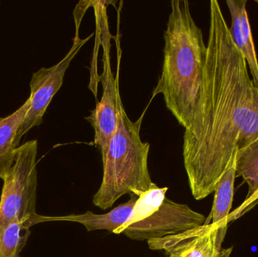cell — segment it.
<instances>
[{"mask_svg":"<svg viewBox=\"0 0 258 257\" xmlns=\"http://www.w3.org/2000/svg\"><path fill=\"white\" fill-rule=\"evenodd\" d=\"M231 15L230 35L238 49L246 60L253 76V81L258 89V60L254 40L246 10V0H227Z\"/></svg>","mask_w":258,"mask_h":257,"instance_id":"cell-9","label":"cell"},{"mask_svg":"<svg viewBox=\"0 0 258 257\" xmlns=\"http://www.w3.org/2000/svg\"><path fill=\"white\" fill-rule=\"evenodd\" d=\"M256 3H258V0H256Z\"/></svg>","mask_w":258,"mask_h":257,"instance_id":"cell-16","label":"cell"},{"mask_svg":"<svg viewBox=\"0 0 258 257\" xmlns=\"http://www.w3.org/2000/svg\"><path fill=\"white\" fill-rule=\"evenodd\" d=\"M93 34L86 39L74 40L68 54L57 64L51 67H42L32 75L30 82L31 105L17 133L15 144L20 146L23 136L34 127L43 122V116L52 100L63 84V77L73 59L82 47L92 37Z\"/></svg>","mask_w":258,"mask_h":257,"instance_id":"cell-5","label":"cell"},{"mask_svg":"<svg viewBox=\"0 0 258 257\" xmlns=\"http://www.w3.org/2000/svg\"><path fill=\"white\" fill-rule=\"evenodd\" d=\"M236 178L241 177L248 186L245 201L258 190V140L241 149L236 154Z\"/></svg>","mask_w":258,"mask_h":257,"instance_id":"cell-14","label":"cell"},{"mask_svg":"<svg viewBox=\"0 0 258 257\" xmlns=\"http://www.w3.org/2000/svg\"><path fill=\"white\" fill-rule=\"evenodd\" d=\"M217 232L215 226L206 223L182 233L150 240L147 244L169 257H230L232 248H221L217 244Z\"/></svg>","mask_w":258,"mask_h":257,"instance_id":"cell-8","label":"cell"},{"mask_svg":"<svg viewBox=\"0 0 258 257\" xmlns=\"http://www.w3.org/2000/svg\"><path fill=\"white\" fill-rule=\"evenodd\" d=\"M236 178V162L225 172L215 188L212 207V223L217 230V244L222 247L227 233L230 211L233 205L235 180Z\"/></svg>","mask_w":258,"mask_h":257,"instance_id":"cell-11","label":"cell"},{"mask_svg":"<svg viewBox=\"0 0 258 257\" xmlns=\"http://www.w3.org/2000/svg\"><path fill=\"white\" fill-rule=\"evenodd\" d=\"M37 140L26 142L16 149L15 162L3 180L0 197V225L15 219L36 224L42 221L36 214Z\"/></svg>","mask_w":258,"mask_h":257,"instance_id":"cell-4","label":"cell"},{"mask_svg":"<svg viewBox=\"0 0 258 257\" xmlns=\"http://www.w3.org/2000/svg\"><path fill=\"white\" fill-rule=\"evenodd\" d=\"M206 45L200 100L183 134V163L197 200L213 193L238 151L258 140V89L216 0L210 2Z\"/></svg>","mask_w":258,"mask_h":257,"instance_id":"cell-1","label":"cell"},{"mask_svg":"<svg viewBox=\"0 0 258 257\" xmlns=\"http://www.w3.org/2000/svg\"><path fill=\"white\" fill-rule=\"evenodd\" d=\"M258 200V190L257 192H256L255 193H254V195H253L252 196H251V198H250L249 199H248V200L244 201L243 203H242V205H241L240 207H239V208H237V210H236V211H235L234 213H233V214H231V215L230 216V217H229V221H230V220H234L235 218H237V217H239V216L241 215V214H242V213L245 212V211H247V208H248V207L251 206V205H252L254 203V202H256V201Z\"/></svg>","mask_w":258,"mask_h":257,"instance_id":"cell-15","label":"cell"},{"mask_svg":"<svg viewBox=\"0 0 258 257\" xmlns=\"http://www.w3.org/2000/svg\"><path fill=\"white\" fill-rule=\"evenodd\" d=\"M31 101L29 98L16 111L6 118H0V179L4 180L15 162L16 149L15 144L17 133L22 124Z\"/></svg>","mask_w":258,"mask_h":257,"instance_id":"cell-12","label":"cell"},{"mask_svg":"<svg viewBox=\"0 0 258 257\" xmlns=\"http://www.w3.org/2000/svg\"><path fill=\"white\" fill-rule=\"evenodd\" d=\"M164 33L162 74L153 96L163 95L167 109L186 129L192 123L203 87L207 45L186 0H173Z\"/></svg>","mask_w":258,"mask_h":257,"instance_id":"cell-2","label":"cell"},{"mask_svg":"<svg viewBox=\"0 0 258 257\" xmlns=\"http://www.w3.org/2000/svg\"><path fill=\"white\" fill-rule=\"evenodd\" d=\"M33 224L15 219L9 224L0 225V257H21L30 238Z\"/></svg>","mask_w":258,"mask_h":257,"instance_id":"cell-13","label":"cell"},{"mask_svg":"<svg viewBox=\"0 0 258 257\" xmlns=\"http://www.w3.org/2000/svg\"><path fill=\"white\" fill-rule=\"evenodd\" d=\"M138 198L131 195L128 202L121 204L110 212L104 214H94L87 211L83 214H71L65 217H47L45 221H69L80 223L85 226L88 232L96 230H107L114 232L121 226L128 223L132 217L134 208Z\"/></svg>","mask_w":258,"mask_h":257,"instance_id":"cell-10","label":"cell"},{"mask_svg":"<svg viewBox=\"0 0 258 257\" xmlns=\"http://www.w3.org/2000/svg\"><path fill=\"white\" fill-rule=\"evenodd\" d=\"M203 214L187 205L177 203L165 197L158 211L144 220L128 225L121 230L134 241H150L182 233L206 224Z\"/></svg>","mask_w":258,"mask_h":257,"instance_id":"cell-6","label":"cell"},{"mask_svg":"<svg viewBox=\"0 0 258 257\" xmlns=\"http://www.w3.org/2000/svg\"><path fill=\"white\" fill-rule=\"evenodd\" d=\"M142 118L132 122L119 100L116 131L102 157V183L92 199L101 210L112 208L125 195L141 197L156 186L148 169L150 144L140 136Z\"/></svg>","mask_w":258,"mask_h":257,"instance_id":"cell-3","label":"cell"},{"mask_svg":"<svg viewBox=\"0 0 258 257\" xmlns=\"http://www.w3.org/2000/svg\"><path fill=\"white\" fill-rule=\"evenodd\" d=\"M107 13L100 15V27L102 30V45L104 47V71L101 76L103 95L101 101L89 117L86 118L95 130V144L104 156L110 140L116 131L118 121V104L120 100L118 90V79L112 73L110 57V36L107 27Z\"/></svg>","mask_w":258,"mask_h":257,"instance_id":"cell-7","label":"cell"}]
</instances>
